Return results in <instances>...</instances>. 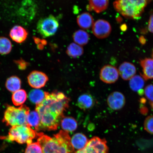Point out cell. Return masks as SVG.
Here are the masks:
<instances>
[{
  "mask_svg": "<svg viewBox=\"0 0 153 153\" xmlns=\"http://www.w3.org/2000/svg\"><path fill=\"white\" fill-rule=\"evenodd\" d=\"M119 74L118 71L115 67L110 65H106L101 69L100 78L105 83L112 84L117 81Z\"/></svg>",
  "mask_w": 153,
  "mask_h": 153,
  "instance_id": "cell-9",
  "label": "cell"
},
{
  "mask_svg": "<svg viewBox=\"0 0 153 153\" xmlns=\"http://www.w3.org/2000/svg\"><path fill=\"white\" fill-rule=\"evenodd\" d=\"M61 127L63 131L71 132L74 131L77 128V122L72 117H64L60 122Z\"/></svg>",
  "mask_w": 153,
  "mask_h": 153,
  "instance_id": "cell-20",
  "label": "cell"
},
{
  "mask_svg": "<svg viewBox=\"0 0 153 153\" xmlns=\"http://www.w3.org/2000/svg\"><path fill=\"white\" fill-rule=\"evenodd\" d=\"M37 142L41 145L43 153H72L74 150L69 135L63 130L53 137L43 134L38 137Z\"/></svg>",
  "mask_w": 153,
  "mask_h": 153,
  "instance_id": "cell-2",
  "label": "cell"
},
{
  "mask_svg": "<svg viewBox=\"0 0 153 153\" xmlns=\"http://www.w3.org/2000/svg\"><path fill=\"white\" fill-rule=\"evenodd\" d=\"M150 104L151 105V106H152V109L153 110V102H151Z\"/></svg>",
  "mask_w": 153,
  "mask_h": 153,
  "instance_id": "cell-34",
  "label": "cell"
},
{
  "mask_svg": "<svg viewBox=\"0 0 153 153\" xmlns=\"http://www.w3.org/2000/svg\"><path fill=\"white\" fill-rule=\"evenodd\" d=\"M49 79L44 73L33 71L30 73L28 77L29 84L31 87L36 89L41 88L45 86Z\"/></svg>",
  "mask_w": 153,
  "mask_h": 153,
  "instance_id": "cell-10",
  "label": "cell"
},
{
  "mask_svg": "<svg viewBox=\"0 0 153 153\" xmlns=\"http://www.w3.org/2000/svg\"><path fill=\"white\" fill-rule=\"evenodd\" d=\"M21 87V81L16 76H11L7 80L6 87L11 92H15L20 90Z\"/></svg>",
  "mask_w": 153,
  "mask_h": 153,
  "instance_id": "cell-25",
  "label": "cell"
},
{
  "mask_svg": "<svg viewBox=\"0 0 153 153\" xmlns=\"http://www.w3.org/2000/svg\"><path fill=\"white\" fill-rule=\"evenodd\" d=\"M66 53L69 56L73 58H76L83 54L84 49L81 46L75 43H72L67 48Z\"/></svg>",
  "mask_w": 153,
  "mask_h": 153,
  "instance_id": "cell-24",
  "label": "cell"
},
{
  "mask_svg": "<svg viewBox=\"0 0 153 153\" xmlns=\"http://www.w3.org/2000/svg\"><path fill=\"white\" fill-rule=\"evenodd\" d=\"M28 33L25 29L22 27L16 25L11 28L9 35L11 39L17 43L23 42L27 37Z\"/></svg>",
  "mask_w": 153,
  "mask_h": 153,
  "instance_id": "cell-13",
  "label": "cell"
},
{
  "mask_svg": "<svg viewBox=\"0 0 153 153\" xmlns=\"http://www.w3.org/2000/svg\"><path fill=\"white\" fill-rule=\"evenodd\" d=\"M74 153H87V152H86L85 149L84 148L83 149H81V150H78Z\"/></svg>",
  "mask_w": 153,
  "mask_h": 153,
  "instance_id": "cell-33",
  "label": "cell"
},
{
  "mask_svg": "<svg viewBox=\"0 0 153 153\" xmlns=\"http://www.w3.org/2000/svg\"><path fill=\"white\" fill-rule=\"evenodd\" d=\"M59 27L58 20L54 16L50 15L38 21L37 29L42 37L47 38L54 35Z\"/></svg>",
  "mask_w": 153,
  "mask_h": 153,
  "instance_id": "cell-6",
  "label": "cell"
},
{
  "mask_svg": "<svg viewBox=\"0 0 153 153\" xmlns=\"http://www.w3.org/2000/svg\"><path fill=\"white\" fill-rule=\"evenodd\" d=\"M143 68V77L145 80L153 79V59L145 58L141 60Z\"/></svg>",
  "mask_w": 153,
  "mask_h": 153,
  "instance_id": "cell-15",
  "label": "cell"
},
{
  "mask_svg": "<svg viewBox=\"0 0 153 153\" xmlns=\"http://www.w3.org/2000/svg\"><path fill=\"white\" fill-rule=\"evenodd\" d=\"M152 58L153 59V49L152 53Z\"/></svg>",
  "mask_w": 153,
  "mask_h": 153,
  "instance_id": "cell-35",
  "label": "cell"
},
{
  "mask_svg": "<svg viewBox=\"0 0 153 153\" xmlns=\"http://www.w3.org/2000/svg\"><path fill=\"white\" fill-rule=\"evenodd\" d=\"M76 22L78 26L83 30L89 29L94 23L93 16L88 12H84L78 15Z\"/></svg>",
  "mask_w": 153,
  "mask_h": 153,
  "instance_id": "cell-14",
  "label": "cell"
},
{
  "mask_svg": "<svg viewBox=\"0 0 153 153\" xmlns=\"http://www.w3.org/2000/svg\"><path fill=\"white\" fill-rule=\"evenodd\" d=\"M107 103L112 109L120 110L123 108L125 105V97L123 94L120 92L114 91L108 96Z\"/></svg>",
  "mask_w": 153,
  "mask_h": 153,
  "instance_id": "cell-11",
  "label": "cell"
},
{
  "mask_svg": "<svg viewBox=\"0 0 153 153\" xmlns=\"http://www.w3.org/2000/svg\"><path fill=\"white\" fill-rule=\"evenodd\" d=\"M25 153H43L42 149L38 142L28 144Z\"/></svg>",
  "mask_w": 153,
  "mask_h": 153,
  "instance_id": "cell-28",
  "label": "cell"
},
{
  "mask_svg": "<svg viewBox=\"0 0 153 153\" xmlns=\"http://www.w3.org/2000/svg\"><path fill=\"white\" fill-rule=\"evenodd\" d=\"M145 97L151 102H153V85H147L144 91Z\"/></svg>",
  "mask_w": 153,
  "mask_h": 153,
  "instance_id": "cell-30",
  "label": "cell"
},
{
  "mask_svg": "<svg viewBox=\"0 0 153 153\" xmlns=\"http://www.w3.org/2000/svg\"><path fill=\"white\" fill-rule=\"evenodd\" d=\"M47 92L36 89L32 90L29 94V99L36 105H39L45 100Z\"/></svg>",
  "mask_w": 153,
  "mask_h": 153,
  "instance_id": "cell-22",
  "label": "cell"
},
{
  "mask_svg": "<svg viewBox=\"0 0 153 153\" xmlns=\"http://www.w3.org/2000/svg\"><path fill=\"white\" fill-rule=\"evenodd\" d=\"M150 0H115L114 7L117 11L128 18L139 19Z\"/></svg>",
  "mask_w": 153,
  "mask_h": 153,
  "instance_id": "cell-3",
  "label": "cell"
},
{
  "mask_svg": "<svg viewBox=\"0 0 153 153\" xmlns=\"http://www.w3.org/2000/svg\"><path fill=\"white\" fill-rule=\"evenodd\" d=\"M85 149L87 153H108L107 141L98 137H94L89 140Z\"/></svg>",
  "mask_w": 153,
  "mask_h": 153,
  "instance_id": "cell-7",
  "label": "cell"
},
{
  "mask_svg": "<svg viewBox=\"0 0 153 153\" xmlns=\"http://www.w3.org/2000/svg\"><path fill=\"white\" fill-rule=\"evenodd\" d=\"M118 72L121 78L124 80H129L135 75L136 68L134 65L129 62H124L119 67Z\"/></svg>",
  "mask_w": 153,
  "mask_h": 153,
  "instance_id": "cell-12",
  "label": "cell"
},
{
  "mask_svg": "<svg viewBox=\"0 0 153 153\" xmlns=\"http://www.w3.org/2000/svg\"><path fill=\"white\" fill-rule=\"evenodd\" d=\"M70 101L68 97L61 92H47L45 100L36 105V110L41 118L39 131L57 130L64 117V112L68 108Z\"/></svg>",
  "mask_w": 153,
  "mask_h": 153,
  "instance_id": "cell-1",
  "label": "cell"
},
{
  "mask_svg": "<svg viewBox=\"0 0 153 153\" xmlns=\"http://www.w3.org/2000/svg\"><path fill=\"white\" fill-rule=\"evenodd\" d=\"M145 131L152 134H153V116L148 117L145 119L144 123Z\"/></svg>",
  "mask_w": 153,
  "mask_h": 153,
  "instance_id": "cell-29",
  "label": "cell"
},
{
  "mask_svg": "<svg viewBox=\"0 0 153 153\" xmlns=\"http://www.w3.org/2000/svg\"><path fill=\"white\" fill-rule=\"evenodd\" d=\"M88 140L86 136L81 133H77L73 136L71 143L74 149L79 150L85 148Z\"/></svg>",
  "mask_w": 153,
  "mask_h": 153,
  "instance_id": "cell-18",
  "label": "cell"
},
{
  "mask_svg": "<svg viewBox=\"0 0 153 153\" xmlns=\"http://www.w3.org/2000/svg\"><path fill=\"white\" fill-rule=\"evenodd\" d=\"M94 100L92 96L88 94H84L78 99L77 106L82 110H86L92 108Z\"/></svg>",
  "mask_w": 153,
  "mask_h": 153,
  "instance_id": "cell-17",
  "label": "cell"
},
{
  "mask_svg": "<svg viewBox=\"0 0 153 153\" xmlns=\"http://www.w3.org/2000/svg\"><path fill=\"white\" fill-rule=\"evenodd\" d=\"M111 27L108 21L99 19L94 22L92 30L96 37L102 39L108 37L111 32Z\"/></svg>",
  "mask_w": 153,
  "mask_h": 153,
  "instance_id": "cell-8",
  "label": "cell"
},
{
  "mask_svg": "<svg viewBox=\"0 0 153 153\" xmlns=\"http://www.w3.org/2000/svg\"><path fill=\"white\" fill-rule=\"evenodd\" d=\"M43 134L37 133L32 128L27 125L14 126L9 130L8 135L5 139L9 141H15L20 144L32 143V140Z\"/></svg>",
  "mask_w": 153,
  "mask_h": 153,
  "instance_id": "cell-4",
  "label": "cell"
},
{
  "mask_svg": "<svg viewBox=\"0 0 153 153\" xmlns=\"http://www.w3.org/2000/svg\"><path fill=\"white\" fill-rule=\"evenodd\" d=\"M12 48V44L10 40L6 37H0V54H8Z\"/></svg>",
  "mask_w": 153,
  "mask_h": 153,
  "instance_id": "cell-27",
  "label": "cell"
},
{
  "mask_svg": "<svg viewBox=\"0 0 153 153\" xmlns=\"http://www.w3.org/2000/svg\"><path fill=\"white\" fill-rule=\"evenodd\" d=\"M16 63L18 65L19 68L21 70L25 69L28 65L27 63L23 60L17 61Z\"/></svg>",
  "mask_w": 153,
  "mask_h": 153,
  "instance_id": "cell-31",
  "label": "cell"
},
{
  "mask_svg": "<svg viewBox=\"0 0 153 153\" xmlns=\"http://www.w3.org/2000/svg\"><path fill=\"white\" fill-rule=\"evenodd\" d=\"M27 97V95L26 91L24 90L21 89L13 93L12 100L13 104L15 106H20L25 102Z\"/></svg>",
  "mask_w": 153,
  "mask_h": 153,
  "instance_id": "cell-26",
  "label": "cell"
},
{
  "mask_svg": "<svg viewBox=\"0 0 153 153\" xmlns=\"http://www.w3.org/2000/svg\"><path fill=\"white\" fill-rule=\"evenodd\" d=\"M40 122L41 118L37 111H33L29 113L27 118V125L34 128L36 131H39Z\"/></svg>",
  "mask_w": 153,
  "mask_h": 153,
  "instance_id": "cell-23",
  "label": "cell"
},
{
  "mask_svg": "<svg viewBox=\"0 0 153 153\" xmlns=\"http://www.w3.org/2000/svg\"><path fill=\"white\" fill-rule=\"evenodd\" d=\"M129 80V85L132 90L137 92L140 95H143L144 92L143 89L144 86L145 80L143 76L135 75Z\"/></svg>",
  "mask_w": 153,
  "mask_h": 153,
  "instance_id": "cell-16",
  "label": "cell"
},
{
  "mask_svg": "<svg viewBox=\"0 0 153 153\" xmlns=\"http://www.w3.org/2000/svg\"><path fill=\"white\" fill-rule=\"evenodd\" d=\"M29 112V108L25 105L19 108L9 106L5 111L3 122L12 127L27 125V118Z\"/></svg>",
  "mask_w": 153,
  "mask_h": 153,
  "instance_id": "cell-5",
  "label": "cell"
},
{
  "mask_svg": "<svg viewBox=\"0 0 153 153\" xmlns=\"http://www.w3.org/2000/svg\"><path fill=\"white\" fill-rule=\"evenodd\" d=\"M72 37L74 43L82 47L88 43L90 36L85 30H79L74 32Z\"/></svg>",
  "mask_w": 153,
  "mask_h": 153,
  "instance_id": "cell-21",
  "label": "cell"
},
{
  "mask_svg": "<svg viewBox=\"0 0 153 153\" xmlns=\"http://www.w3.org/2000/svg\"><path fill=\"white\" fill-rule=\"evenodd\" d=\"M89 9L100 13L106 10L109 4V0H88Z\"/></svg>",
  "mask_w": 153,
  "mask_h": 153,
  "instance_id": "cell-19",
  "label": "cell"
},
{
  "mask_svg": "<svg viewBox=\"0 0 153 153\" xmlns=\"http://www.w3.org/2000/svg\"><path fill=\"white\" fill-rule=\"evenodd\" d=\"M148 28L149 31L153 33V15L151 16L149 20Z\"/></svg>",
  "mask_w": 153,
  "mask_h": 153,
  "instance_id": "cell-32",
  "label": "cell"
}]
</instances>
